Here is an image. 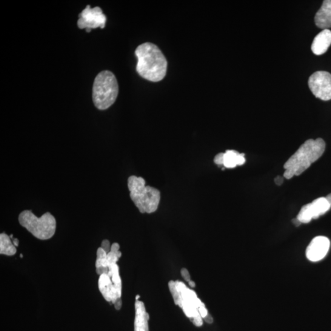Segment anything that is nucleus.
Instances as JSON below:
<instances>
[{"mask_svg": "<svg viewBox=\"0 0 331 331\" xmlns=\"http://www.w3.org/2000/svg\"><path fill=\"white\" fill-rule=\"evenodd\" d=\"M140 298V296L139 295H137L136 297V300L138 301V299Z\"/></svg>", "mask_w": 331, "mask_h": 331, "instance_id": "obj_27", "label": "nucleus"}, {"mask_svg": "<svg viewBox=\"0 0 331 331\" xmlns=\"http://www.w3.org/2000/svg\"><path fill=\"white\" fill-rule=\"evenodd\" d=\"M181 274L185 281L188 282L191 281L190 273L188 272L187 269H182L181 270Z\"/></svg>", "mask_w": 331, "mask_h": 331, "instance_id": "obj_19", "label": "nucleus"}, {"mask_svg": "<svg viewBox=\"0 0 331 331\" xmlns=\"http://www.w3.org/2000/svg\"><path fill=\"white\" fill-rule=\"evenodd\" d=\"M331 205L326 198H319L301 208L296 218L301 224H308L312 219H317L329 210Z\"/></svg>", "mask_w": 331, "mask_h": 331, "instance_id": "obj_9", "label": "nucleus"}, {"mask_svg": "<svg viewBox=\"0 0 331 331\" xmlns=\"http://www.w3.org/2000/svg\"><path fill=\"white\" fill-rule=\"evenodd\" d=\"M135 54L138 58L136 71L142 78L153 82L161 81L164 78L168 62L157 45L145 42L137 47Z\"/></svg>", "mask_w": 331, "mask_h": 331, "instance_id": "obj_1", "label": "nucleus"}, {"mask_svg": "<svg viewBox=\"0 0 331 331\" xmlns=\"http://www.w3.org/2000/svg\"><path fill=\"white\" fill-rule=\"evenodd\" d=\"M21 257L23 258V255H22V254H21Z\"/></svg>", "mask_w": 331, "mask_h": 331, "instance_id": "obj_28", "label": "nucleus"}, {"mask_svg": "<svg viewBox=\"0 0 331 331\" xmlns=\"http://www.w3.org/2000/svg\"><path fill=\"white\" fill-rule=\"evenodd\" d=\"M78 25L80 29H85L90 32L97 28H104L106 22V16L104 15L99 7L91 8L88 5L79 15Z\"/></svg>", "mask_w": 331, "mask_h": 331, "instance_id": "obj_8", "label": "nucleus"}, {"mask_svg": "<svg viewBox=\"0 0 331 331\" xmlns=\"http://www.w3.org/2000/svg\"><path fill=\"white\" fill-rule=\"evenodd\" d=\"M98 287L105 301L114 304L121 299V291H119L117 288L109 275L107 274L99 275Z\"/></svg>", "mask_w": 331, "mask_h": 331, "instance_id": "obj_11", "label": "nucleus"}, {"mask_svg": "<svg viewBox=\"0 0 331 331\" xmlns=\"http://www.w3.org/2000/svg\"><path fill=\"white\" fill-rule=\"evenodd\" d=\"M119 84L115 75L109 71H102L96 76L93 86L92 98L97 109L105 110L116 101Z\"/></svg>", "mask_w": 331, "mask_h": 331, "instance_id": "obj_5", "label": "nucleus"}, {"mask_svg": "<svg viewBox=\"0 0 331 331\" xmlns=\"http://www.w3.org/2000/svg\"><path fill=\"white\" fill-rule=\"evenodd\" d=\"M326 199H327L328 202H329V204L331 205V193H330L329 195H328L326 197Z\"/></svg>", "mask_w": 331, "mask_h": 331, "instance_id": "obj_25", "label": "nucleus"}, {"mask_svg": "<svg viewBox=\"0 0 331 331\" xmlns=\"http://www.w3.org/2000/svg\"><path fill=\"white\" fill-rule=\"evenodd\" d=\"M168 285L175 304L182 308L185 315L196 326H201L203 321L199 310L205 305L198 298L195 292L181 281H170Z\"/></svg>", "mask_w": 331, "mask_h": 331, "instance_id": "obj_3", "label": "nucleus"}, {"mask_svg": "<svg viewBox=\"0 0 331 331\" xmlns=\"http://www.w3.org/2000/svg\"><path fill=\"white\" fill-rule=\"evenodd\" d=\"M19 222L21 226L40 240L49 239L56 233V218L49 212L39 218L31 210H24L20 214Z\"/></svg>", "mask_w": 331, "mask_h": 331, "instance_id": "obj_6", "label": "nucleus"}, {"mask_svg": "<svg viewBox=\"0 0 331 331\" xmlns=\"http://www.w3.org/2000/svg\"><path fill=\"white\" fill-rule=\"evenodd\" d=\"M204 319L205 322H207V323L210 324L213 322V318L212 316L209 315V314L206 316V317L204 318Z\"/></svg>", "mask_w": 331, "mask_h": 331, "instance_id": "obj_22", "label": "nucleus"}, {"mask_svg": "<svg viewBox=\"0 0 331 331\" xmlns=\"http://www.w3.org/2000/svg\"><path fill=\"white\" fill-rule=\"evenodd\" d=\"M224 153H219L217 154L214 158V162L217 165H224Z\"/></svg>", "mask_w": 331, "mask_h": 331, "instance_id": "obj_17", "label": "nucleus"}, {"mask_svg": "<svg viewBox=\"0 0 331 331\" xmlns=\"http://www.w3.org/2000/svg\"><path fill=\"white\" fill-rule=\"evenodd\" d=\"M294 224H295L296 226H299L301 224L298 220V219L295 218L293 219Z\"/></svg>", "mask_w": 331, "mask_h": 331, "instance_id": "obj_24", "label": "nucleus"}, {"mask_svg": "<svg viewBox=\"0 0 331 331\" xmlns=\"http://www.w3.org/2000/svg\"><path fill=\"white\" fill-rule=\"evenodd\" d=\"M331 44V31L325 29L321 31L313 39L312 52L316 56H321L326 52Z\"/></svg>", "mask_w": 331, "mask_h": 331, "instance_id": "obj_12", "label": "nucleus"}, {"mask_svg": "<svg viewBox=\"0 0 331 331\" xmlns=\"http://www.w3.org/2000/svg\"><path fill=\"white\" fill-rule=\"evenodd\" d=\"M189 285L192 288H195V286H196L195 282H194L193 281H190L189 282Z\"/></svg>", "mask_w": 331, "mask_h": 331, "instance_id": "obj_26", "label": "nucleus"}, {"mask_svg": "<svg viewBox=\"0 0 331 331\" xmlns=\"http://www.w3.org/2000/svg\"><path fill=\"white\" fill-rule=\"evenodd\" d=\"M309 87L316 98L322 101L331 99V74L327 71L314 73L309 79Z\"/></svg>", "mask_w": 331, "mask_h": 331, "instance_id": "obj_7", "label": "nucleus"}, {"mask_svg": "<svg viewBox=\"0 0 331 331\" xmlns=\"http://www.w3.org/2000/svg\"><path fill=\"white\" fill-rule=\"evenodd\" d=\"M329 247V239L324 236H317L313 238L308 245L305 255L309 261L317 262L326 256Z\"/></svg>", "mask_w": 331, "mask_h": 331, "instance_id": "obj_10", "label": "nucleus"}, {"mask_svg": "<svg viewBox=\"0 0 331 331\" xmlns=\"http://www.w3.org/2000/svg\"><path fill=\"white\" fill-rule=\"evenodd\" d=\"M13 243L16 247H18L19 245V240L18 239H13Z\"/></svg>", "mask_w": 331, "mask_h": 331, "instance_id": "obj_23", "label": "nucleus"}, {"mask_svg": "<svg viewBox=\"0 0 331 331\" xmlns=\"http://www.w3.org/2000/svg\"><path fill=\"white\" fill-rule=\"evenodd\" d=\"M122 299H119L118 301L116 302L115 304H114V306H115V308L117 310H120L121 309L122 307Z\"/></svg>", "mask_w": 331, "mask_h": 331, "instance_id": "obj_20", "label": "nucleus"}, {"mask_svg": "<svg viewBox=\"0 0 331 331\" xmlns=\"http://www.w3.org/2000/svg\"><path fill=\"white\" fill-rule=\"evenodd\" d=\"M17 249L10 237L5 233L0 235V254L7 256L15 255Z\"/></svg>", "mask_w": 331, "mask_h": 331, "instance_id": "obj_16", "label": "nucleus"}, {"mask_svg": "<svg viewBox=\"0 0 331 331\" xmlns=\"http://www.w3.org/2000/svg\"><path fill=\"white\" fill-rule=\"evenodd\" d=\"M325 148L326 143L321 138L307 140L285 162L284 178L290 179L301 175L320 158Z\"/></svg>", "mask_w": 331, "mask_h": 331, "instance_id": "obj_2", "label": "nucleus"}, {"mask_svg": "<svg viewBox=\"0 0 331 331\" xmlns=\"http://www.w3.org/2000/svg\"><path fill=\"white\" fill-rule=\"evenodd\" d=\"M316 26L321 29L331 27V0H325L315 17Z\"/></svg>", "mask_w": 331, "mask_h": 331, "instance_id": "obj_13", "label": "nucleus"}, {"mask_svg": "<svg viewBox=\"0 0 331 331\" xmlns=\"http://www.w3.org/2000/svg\"><path fill=\"white\" fill-rule=\"evenodd\" d=\"M101 247L105 251V252L107 253H109L111 248L109 241H108V240H104V241L102 242Z\"/></svg>", "mask_w": 331, "mask_h": 331, "instance_id": "obj_18", "label": "nucleus"}, {"mask_svg": "<svg viewBox=\"0 0 331 331\" xmlns=\"http://www.w3.org/2000/svg\"><path fill=\"white\" fill-rule=\"evenodd\" d=\"M130 198L142 213H152L158 209L160 202V192L155 188L145 185L141 177L131 176L128 180Z\"/></svg>", "mask_w": 331, "mask_h": 331, "instance_id": "obj_4", "label": "nucleus"}, {"mask_svg": "<svg viewBox=\"0 0 331 331\" xmlns=\"http://www.w3.org/2000/svg\"><path fill=\"white\" fill-rule=\"evenodd\" d=\"M245 162L244 153H239L236 150H227L224 153V165L227 168H234L237 165H243Z\"/></svg>", "mask_w": 331, "mask_h": 331, "instance_id": "obj_15", "label": "nucleus"}, {"mask_svg": "<svg viewBox=\"0 0 331 331\" xmlns=\"http://www.w3.org/2000/svg\"><path fill=\"white\" fill-rule=\"evenodd\" d=\"M135 311V331H149L148 321L150 316L145 310L143 302L136 301Z\"/></svg>", "mask_w": 331, "mask_h": 331, "instance_id": "obj_14", "label": "nucleus"}, {"mask_svg": "<svg viewBox=\"0 0 331 331\" xmlns=\"http://www.w3.org/2000/svg\"><path fill=\"white\" fill-rule=\"evenodd\" d=\"M275 184L278 185H281L283 183L284 180L283 178H281V177H278V178H275Z\"/></svg>", "mask_w": 331, "mask_h": 331, "instance_id": "obj_21", "label": "nucleus"}]
</instances>
